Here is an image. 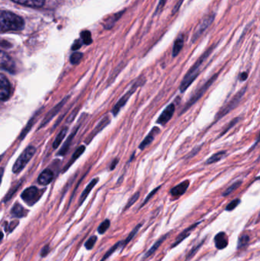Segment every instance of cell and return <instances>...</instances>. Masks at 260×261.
<instances>
[{
	"label": "cell",
	"mask_w": 260,
	"mask_h": 261,
	"mask_svg": "<svg viewBox=\"0 0 260 261\" xmlns=\"http://www.w3.org/2000/svg\"><path fill=\"white\" fill-rule=\"evenodd\" d=\"M96 242H97V237L96 236H92L91 238L86 241L85 243V248L87 250H92L94 248L95 245H96Z\"/></svg>",
	"instance_id": "37"
},
{
	"label": "cell",
	"mask_w": 260,
	"mask_h": 261,
	"mask_svg": "<svg viewBox=\"0 0 260 261\" xmlns=\"http://www.w3.org/2000/svg\"><path fill=\"white\" fill-rule=\"evenodd\" d=\"M240 120H241V119H240L239 117H238L235 118V119H234L233 120L230 121V123H229L228 125H227V126H226V128L222 130V132H221V133L220 134L219 138H221V137H222L223 135H225V134L227 133V132H228V130H230V129H232V128H233L234 126H235V125H236L237 124H238V122H240Z\"/></svg>",
	"instance_id": "33"
},
{
	"label": "cell",
	"mask_w": 260,
	"mask_h": 261,
	"mask_svg": "<svg viewBox=\"0 0 260 261\" xmlns=\"http://www.w3.org/2000/svg\"><path fill=\"white\" fill-rule=\"evenodd\" d=\"M3 237H4V234H3V231H0V242L3 241Z\"/></svg>",
	"instance_id": "46"
},
{
	"label": "cell",
	"mask_w": 260,
	"mask_h": 261,
	"mask_svg": "<svg viewBox=\"0 0 260 261\" xmlns=\"http://www.w3.org/2000/svg\"><path fill=\"white\" fill-rule=\"evenodd\" d=\"M203 144H201V145L197 146V147H194L192 150H191L190 153L186 156V159H191V158L195 156V155L198 154V152L201 150V147H203Z\"/></svg>",
	"instance_id": "41"
},
{
	"label": "cell",
	"mask_w": 260,
	"mask_h": 261,
	"mask_svg": "<svg viewBox=\"0 0 260 261\" xmlns=\"http://www.w3.org/2000/svg\"><path fill=\"white\" fill-rule=\"evenodd\" d=\"M3 172H4V169H0V184L2 182V179H3Z\"/></svg>",
	"instance_id": "45"
},
{
	"label": "cell",
	"mask_w": 260,
	"mask_h": 261,
	"mask_svg": "<svg viewBox=\"0 0 260 261\" xmlns=\"http://www.w3.org/2000/svg\"><path fill=\"white\" fill-rule=\"evenodd\" d=\"M85 149V146L82 145L80 146V147H79V148L75 151V153H73V156H72L71 160H70V163L66 166V170H67V168H69V167H70L71 164H73V162H75V161H76V160H77L78 158H79V156L84 153Z\"/></svg>",
	"instance_id": "25"
},
{
	"label": "cell",
	"mask_w": 260,
	"mask_h": 261,
	"mask_svg": "<svg viewBox=\"0 0 260 261\" xmlns=\"http://www.w3.org/2000/svg\"><path fill=\"white\" fill-rule=\"evenodd\" d=\"M122 244H123V242H117L115 245H113V246L111 247V248H110V249L108 250L106 253H105V255H104V257H102V259L101 260V261H105L106 260V259H108V257H109L110 256H111V254H112L113 253H114V251H115L116 250L119 248V247L122 246Z\"/></svg>",
	"instance_id": "30"
},
{
	"label": "cell",
	"mask_w": 260,
	"mask_h": 261,
	"mask_svg": "<svg viewBox=\"0 0 260 261\" xmlns=\"http://www.w3.org/2000/svg\"><path fill=\"white\" fill-rule=\"evenodd\" d=\"M41 196V193H40L39 190L37 187H32L24 190V192L21 193V199L26 203L28 204L29 205H33L39 200Z\"/></svg>",
	"instance_id": "7"
},
{
	"label": "cell",
	"mask_w": 260,
	"mask_h": 261,
	"mask_svg": "<svg viewBox=\"0 0 260 261\" xmlns=\"http://www.w3.org/2000/svg\"><path fill=\"white\" fill-rule=\"evenodd\" d=\"M10 95V83L4 75L0 74V100H7Z\"/></svg>",
	"instance_id": "10"
},
{
	"label": "cell",
	"mask_w": 260,
	"mask_h": 261,
	"mask_svg": "<svg viewBox=\"0 0 260 261\" xmlns=\"http://www.w3.org/2000/svg\"><path fill=\"white\" fill-rule=\"evenodd\" d=\"M250 242V237L248 234H244L240 236L238 239V249H241V248H245Z\"/></svg>",
	"instance_id": "29"
},
{
	"label": "cell",
	"mask_w": 260,
	"mask_h": 261,
	"mask_svg": "<svg viewBox=\"0 0 260 261\" xmlns=\"http://www.w3.org/2000/svg\"><path fill=\"white\" fill-rule=\"evenodd\" d=\"M36 152V149L33 146H29L22 152L19 158L17 159L16 162L14 164L12 171L14 173H18L27 165V163L32 159V156Z\"/></svg>",
	"instance_id": "6"
},
{
	"label": "cell",
	"mask_w": 260,
	"mask_h": 261,
	"mask_svg": "<svg viewBox=\"0 0 260 261\" xmlns=\"http://www.w3.org/2000/svg\"><path fill=\"white\" fill-rule=\"evenodd\" d=\"M176 106L174 103H170L163 110V113L159 116L158 119L157 121V124L158 125H166L169 121L171 120L172 116H174V113H175Z\"/></svg>",
	"instance_id": "9"
},
{
	"label": "cell",
	"mask_w": 260,
	"mask_h": 261,
	"mask_svg": "<svg viewBox=\"0 0 260 261\" xmlns=\"http://www.w3.org/2000/svg\"><path fill=\"white\" fill-rule=\"evenodd\" d=\"M27 210L24 208L22 205L20 204H15L13 207H12V210H11V214L12 216L15 218H23L26 216L27 215Z\"/></svg>",
	"instance_id": "20"
},
{
	"label": "cell",
	"mask_w": 260,
	"mask_h": 261,
	"mask_svg": "<svg viewBox=\"0 0 260 261\" xmlns=\"http://www.w3.org/2000/svg\"><path fill=\"white\" fill-rule=\"evenodd\" d=\"M65 102L66 100L64 99L63 102H61V103L58 104L57 106H56L54 108L52 109V110L49 112L48 114L46 116L45 119H44V121H43L42 124H41V126H43V125H45L47 122H50V120H51V119H53V116H54L55 115H56V113H57L58 112L61 110V109L62 108L63 106H64V104L65 103Z\"/></svg>",
	"instance_id": "21"
},
{
	"label": "cell",
	"mask_w": 260,
	"mask_h": 261,
	"mask_svg": "<svg viewBox=\"0 0 260 261\" xmlns=\"http://www.w3.org/2000/svg\"><path fill=\"white\" fill-rule=\"evenodd\" d=\"M146 83V79L145 76H141L140 77L137 78L134 84L131 86V88L128 90V91L124 94L122 97L119 99V100L116 102L115 105L113 107L112 110H111V113H112L113 116H117L119 113H120L121 110L125 107V104L128 102L130 98L131 97L133 94L137 91V89L139 87H143Z\"/></svg>",
	"instance_id": "3"
},
{
	"label": "cell",
	"mask_w": 260,
	"mask_h": 261,
	"mask_svg": "<svg viewBox=\"0 0 260 261\" xmlns=\"http://www.w3.org/2000/svg\"><path fill=\"white\" fill-rule=\"evenodd\" d=\"M218 77V73H216V74L212 76L209 81H206L203 85L197 88L196 90H195V92L192 93V96H190L188 102L185 104L184 107H183V110L180 112V115H183V113H186L187 110H189L194 104L196 103V102L203 97V95L207 92V90L210 88L211 86L215 82V81H216Z\"/></svg>",
	"instance_id": "4"
},
{
	"label": "cell",
	"mask_w": 260,
	"mask_h": 261,
	"mask_svg": "<svg viewBox=\"0 0 260 261\" xmlns=\"http://www.w3.org/2000/svg\"><path fill=\"white\" fill-rule=\"evenodd\" d=\"M213 19L214 18L212 16L209 17V18L205 19V21H203L199 26H198V29H197L196 32H195V34L194 35L192 41H195V40L199 37V35H201V34L203 33V32H204V31L206 30L209 25H210V24L212 22Z\"/></svg>",
	"instance_id": "19"
},
{
	"label": "cell",
	"mask_w": 260,
	"mask_h": 261,
	"mask_svg": "<svg viewBox=\"0 0 260 261\" xmlns=\"http://www.w3.org/2000/svg\"><path fill=\"white\" fill-rule=\"evenodd\" d=\"M50 252V247L49 245H46L45 247L42 248L41 251V256L42 257H46V256L48 254V253Z\"/></svg>",
	"instance_id": "42"
},
{
	"label": "cell",
	"mask_w": 260,
	"mask_h": 261,
	"mask_svg": "<svg viewBox=\"0 0 260 261\" xmlns=\"http://www.w3.org/2000/svg\"><path fill=\"white\" fill-rule=\"evenodd\" d=\"M0 70H6L9 73H15V64L13 60L6 52L0 50Z\"/></svg>",
	"instance_id": "8"
},
{
	"label": "cell",
	"mask_w": 260,
	"mask_h": 261,
	"mask_svg": "<svg viewBox=\"0 0 260 261\" xmlns=\"http://www.w3.org/2000/svg\"><path fill=\"white\" fill-rule=\"evenodd\" d=\"M184 45V39L183 37L177 38V41L174 43V48H172V57L175 58L180 54Z\"/></svg>",
	"instance_id": "24"
},
{
	"label": "cell",
	"mask_w": 260,
	"mask_h": 261,
	"mask_svg": "<svg viewBox=\"0 0 260 261\" xmlns=\"http://www.w3.org/2000/svg\"><path fill=\"white\" fill-rule=\"evenodd\" d=\"M82 54L76 52V53L73 54L70 57V62L73 64H79V61L82 60Z\"/></svg>",
	"instance_id": "39"
},
{
	"label": "cell",
	"mask_w": 260,
	"mask_h": 261,
	"mask_svg": "<svg viewBox=\"0 0 260 261\" xmlns=\"http://www.w3.org/2000/svg\"><path fill=\"white\" fill-rule=\"evenodd\" d=\"M14 3L28 7L41 8L45 3V0H12Z\"/></svg>",
	"instance_id": "17"
},
{
	"label": "cell",
	"mask_w": 260,
	"mask_h": 261,
	"mask_svg": "<svg viewBox=\"0 0 260 261\" xmlns=\"http://www.w3.org/2000/svg\"><path fill=\"white\" fill-rule=\"evenodd\" d=\"M110 122H111V119H110L109 116H105L100 122H99L97 125H96V128H94V130L92 132L91 135L89 136V140L90 141L96 136V135L99 133V132H102L104 128H106L108 125H109Z\"/></svg>",
	"instance_id": "15"
},
{
	"label": "cell",
	"mask_w": 260,
	"mask_h": 261,
	"mask_svg": "<svg viewBox=\"0 0 260 261\" xmlns=\"http://www.w3.org/2000/svg\"><path fill=\"white\" fill-rule=\"evenodd\" d=\"M247 87H244V88L241 89L227 104L223 106L222 108L218 111V113L215 116V122L221 120L224 116H227L229 113H230L232 110H235L239 105L240 102L242 100V98L244 97L246 92H247Z\"/></svg>",
	"instance_id": "5"
},
{
	"label": "cell",
	"mask_w": 260,
	"mask_h": 261,
	"mask_svg": "<svg viewBox=\"0 0 260 261\" xmlns=\"http://www.w3.org/2000/svg\"><path fill=\"white\" fill-rule=\"evenodd\" d=\"M160 129L158 127L155 126L151 129V132H149L146 138L141 141L140 145H139V149L140 150H145L147 147L150 145L153 141L155 139V137L160 134Z\"/></svg>",
	"instance_id": "12"
},
{
	"label": "cell",
	"mask_w": 260,
	"mask_h": 261,
	"mask_svg": "<svg viewBox=\"0 0 260 261\" xmlns=\"http://www.w3.org/2000/svg\"><path fill=\"white\" fill-rule=\"evenodd\" d=\"M67 127H65V128H63V129L61 130V132L58 134L57 137H56L54 142H53V148L56 149L59 147L60 144H61V143L62 142L63 140H64V137H65L66 135H67Z\"/></svg>",
	"instance_id": "27"
},
{
	"label": "cell",
	"mask_w": 260,
	"mask_h": 261,
	"mask_svg": "<svg viewBox=\"0 0 260 261\" xmlns=\"http://www.w3.org/2000/svg\"><path fill=\"white\" fill-rule=\"evenodd\" d=\"M0 42H1V40H0ZM0 44H1V43H0Z\"/></svg>",
	"instance_id": "47"
},
{
	"label": "cell",
	"mask_w": 260,
	"mask_h": 261,
	"mask_svg": "<svg viewBox=\"0 0 260 261\" xmlns=\"http://www.w3.org/2000/svg\"><path fill=\"white\" fill-rule=\"evenodd\" d=\"M99 182V178H95L93 179L90 184H88L86 187H85V190L82 192V195L80 196V199H79V205H82L84 201L86 199L87 196L90 194V192L92 191L93 188H94L95 186L98 184Z\"/></svg>",
	"instance_id": "18"
},
{
	"label": "cell",
	"mask_w": 260,
	"mask_h": 261,
	"mask_svg": "<svg viewBox=\"0 0 260 261\" xmlns=\"http://www.w3.org/2000/svg\"><path fill=\"white\" fill-rule=\"evenodd\" d=\"M190 185V181L189 179L180 182L178 185L174 187V188L171 189L170 194L171 196L175 198H179L180 196H183L187 191L188 188Z\"/></svg>",
	"instance_id": "11"
},
{
	"label": "cell",
	"mask_w": 260,
	"mask_h": 261,
	"mask_svg": "<svg viewBox=\"0 0 260 261\" xmlns=\"http://www.w3.org/2000/svg\"><path fill=\"white\" fill-rule=\"evenodd\" d=\"M200 223H201L200 222H196V223L193 224V225L189 226V228L185 229L184 231H183V232H182L181 234L177 237V240H176L175 242H174V243L172 244V248L178 246V245H180V244H181V242H183L186 238L189 237V236H190L191 233H192V231H193V230L195 229V228H196Z\"/></svg>",
	"instance_id": "14"
},
{
	"label": "cell",
	"mask_w": 260,
	"mask_h": 261,
	"mask_svg": "<svg viewBox=\"0 0 260 261\" xmlns=\"http://www.w3.org/2000/svg\"><path fill=\"white\" fill-rule=\"evenodd\" d=\"M168 234H165L164 236H163V237L160 238V239H159L158 241H157V242H156L155 244H154V245H153L152 247H151V248H150L149 250H148V252L145 254V258H148V257H151V255H152L153 254H154V253L157 251V250L159 248H160V246H161L162 244H163V242H164V241L166 240V237H167Z\"/></svg>",
	"instance_id": "22"
},
{
	"label": "cell",
	"mask_w": 260,
	"mask_h": 261,
	"mask_svg": "<svg viewBox=\"0 0 260 261\" xmlns=\"http://www.w3.org/2000/svg\"><path fill=\"white\" fill-rule=\"evenodd\" d=\"M110 225H111V222H110L109 219H105L98 228V232L100 234H105V231L109 228Z\"/></svg>",
	"instance_id": "32"
},
{
	"label": "cell",
	"mask_w": 260,
	"mask_h": 261,
	"mask_svg": "<svg viewBox=\"0 0 260 261\" xmlns=\"http://www.w3.org/2000/svg\"><path fill=\"white\" fill-rule=\"evenodd\" d=\"M140 192H136L129 199H128V202H127L126 205H125V208L124 210H128L130 207L132 206L137 200H138L139 197H140Z\"/></svg>",
	"instance_id": "31"
},
{
	"label": "cell",
	"mask_w": 260,
	"mask_h": 261,
	"mask_svg": "<svg viewBox=\"0 0 260 261\" xmlns=\"http://www.w3.org/2000/svg\"><path fill=\"white\" fill-rule=\"evenodd\" d=\"M225 156L226 151H223V150H221V151L215 153V154L210 156V158L206 161V164H207V165H209V164H215V163L219 162V161H221L223 158H225Z\"/></svg>",
	"instance_id": "23"
},
{
	"label": "cell",
	"mask_w": 260,
	"mask_h": 261,
	"mask_svg": "<svg viewBox=\"0 0 260 261\" xmlns=\"http://www.w3.org/2000/svg\"><path fill=\"white\" fill-rule=\"evenodd\" d=\"M161 188V186H159L158 187H157V188L154 189V190H152V191L151 192V193H149L148 194V196H147L146 199H145V200L143 201V203L141 204V205H140V208H142V207L143 206V205H146L147 203H148V202H149L150 199H152L153 196H154V195L156 194V193H157V191H158Z\"/></svg>",
	"instance_id": "40"
},
{
	"label": "cell",
	"mask_w": 260,
	"mask_h": 261,
	"mask_svg": "<svg viewBox=\"0 0 260 261\" xmlns=\"http://www.w3.org/2000/svg\"><path fill=\"white\" fill-rule=\"evenodd\" d=\"M204 241L203 240V242H201V243L198 244V245H196V246L194 247L193 248H192V250H191L190 251H189V254H187V256H186V261L190 260V259H192V257H194V255H195V254H196L197 252H198V250L201 248V247L203 246V243H204Z\"/></svg>",
	"instance_id": "34"
},
{
	"label": "cell",
	"mask_w": 260,
	"mask_h": 261,
	"mask_svg": "<svg viewBox=\"0 0 260 261\" xmlns=\"http://www.w3.org/2000/svg\"><path fill=\"white\" fill-rule=\"evenodd\" d=\"M81 37H82V41H83L84 44H90L92 41H93L91 34H90V32H88V31H85V32H82V33L81 34Z\"/></svg>",
	"instance_id": "38"
},
{
	"label": "cell",
	"mask_w": 260,
	"mask_h": 261,
	"mask_svg": "<svg viewBox=\"0 0 260 261\" xmlns=\"http://www.w3.org/2000/svg\"><path fill=\"white\" fill-rule=\"evenodd\" d=\"M53 179V173L50 169H46L40 174L38 181L39 184L43 186L48 185Z\"/></svg>",
	"instance_id": "16"
},
{
	"label": "cell",
	"mask_w": 260,
	"mask_h": 261,
	"mask_svg": "<svg viewBox=\"0 0 260 261\" xmlns=\"http://www.w3.org/2000/svg\"><path fill=\"white\" fill-rule=\"evenodd\" d=\"M243 181L242 180H238L236 182H234L232 186L228 187L225 191L223 193V196H227L228 195L232 194L233 192H235V190H238L241 185H242Z\"/></svg>",
	"instance_id": "28"
},
{
	"label": "cell",
	"mask_w": 260,
	"mask_h": 261,
	"mask_svg": "<svg viewBox=\"0 0 260 261\" xmlns=\"http://www.w3.org/2000/svg\"><path fill=\"white\" fill-rule=\"evenodd\" d=\"M241 201L240 199H234L233 201H232V202H230V203L226 206V211H233L234 210H235V208H236L237 207L241 204Z\"/></svg>",
	"instance_id": "36"
},
{
	"label": "cell",
	"mask_w": 260,
	"mask_h": 261,
	"mask_svg": "<svg viewBox=\"0 0 260 261\" xmlns=\"http://www.w3.org/2000/svg\"><path fill=\"white\" fill-rule=\"evenodd\" d=\"M119 158H115V159L113 160L112 162L111 163L109 166L110 170H114L115 167H117L118 164H119Z\"/></svg>",
	"instance_id": "43"
},
{
	"label": "cell",
	"mask_w": 260,
	"mask_h": 261,
	"mask_svg": "<svg viewBox=\"0 0 260 261\" xmlns=\"http://www.w3.org/2000/svg\"><path fill=\"white\" fill-rule=\"evenodd\" d=\"M76 130L75 132V133L72 134L70 137H69L68 139L66 141L65 144L63 146L62 148H61V151L59 152V154L64 155V153L67 152V150H68L69 146H70V143H71L72 140H73V136H75L76 135Z\"/></svg>",
	"instance_id": "35"
},
{
	"label": "cell",
	"mask_w": 260,
	"mask_h": 261,
	"mask_svg": "<svg viewBox=\"0 0 260 261\" xmlns=\"http://www.w3.org/2000/svg\"><path fill=\"white\" fill-rule=\"evenodd\" d=\"M142 227V224H139L137 225L132 231H131L129 234H128V237L126 238L125 241L123 242V244H122V246L125 247L133 239H134V236L138 233L139 230L140 229V228Z\"/></svg>",
	"instance_id": "26"
},
{
	"label": "cell",
	"mask_w": 260,
	"mask_h": 261,
	"mask_svg": "<svg viewBox=\"0 0 260 261\" xmlns=\"http://www.w3.org/2000/svg\"><path fill=\"white\" fill-rule=\"evenodd\" d=\"M213 47H210L209 50H206L198 60L194 64V65L189 69V71L186 73V76L183 78L181 84L180 86V90L182 93H185L187 90V89L192 85V83L196 80L199 74L200 68L203 63L207 59L208 57L212 53Z\"/></svg>",
	"instance_id": "2"
},
{
	"label": "cell",
	"mask_w": 260,
	"mask_h": 261,
	"mask_svg": "<svg viewBox=\"0 0 260 261\" xmlns=\"http://www.w3.org/2000/svg\"><path fill=\"white\" fill-rule=\"evenodd\" d=\"M248 78V73L247 72H243L242 73H241L240 75V81H246Z\"/></svg>",
	"instance_id": "44"
},
{
	"label": "cell",
	"mask_w": 260,
	"mask_h": 261,
	"mask_svg": "<svg viewBox=\"0 0 260 261\" xmlns=\"http://www.w3.org/2000/svg\"><path fill=\"white\" fill-rule=\"evenodd\" d=\"M228 242V237L224 231H221L215 236V244L217 249L223 250L227 248Z\"/></svg>",
	"instance_id": "13"
},
{
	"label": "cell",
	"mask_w": 260,
	"mask_h": 261,
	"mask_svg": "<svg viewBox=\"0 0 260 261\" xmlns=\"http://www.w3.org/2000/svg\"><path fill=\"white\" fill-rule=\"evenodd\" d=\"M24 28L22 18L13 12L0 11V32L21 31Z\"/></svg>",
	"instance_id": "1"
}]
</instances>
